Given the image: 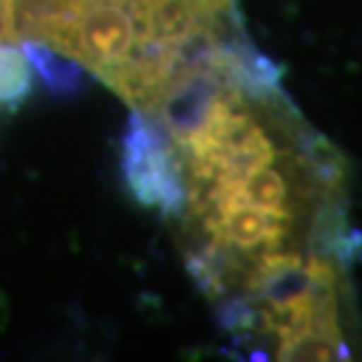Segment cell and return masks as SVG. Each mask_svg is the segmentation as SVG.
<instances>
[{"instance_id":"6da1fadb","label":"cell","mask_w":362,"mask_h":362,"mask_svg":"<svg viewBox=\"0 0 362 362\" xmlns=\"http://www.w3.org/2000/svg\"><path fill=\"white\" fill-rule=\"evenodd\" d=\"M134 198L160 209L188 271L252 353L294 356L356 322L349 179L255 45L136 113Z\"/></svg>"},{"instance_id":"7a4b0ae2","label":"cell","mask_w":362,"mask_h":362,"mask_svg":"<svg viewBox=\"0 0 362 362\" xmlns=\"http://www.w3.org/2000/svg\"><path fill=\"white\" fill-rule=\"evenodd\" d=\"M0 24H3V14H0Z\"/></svg>"}]
</instances>
